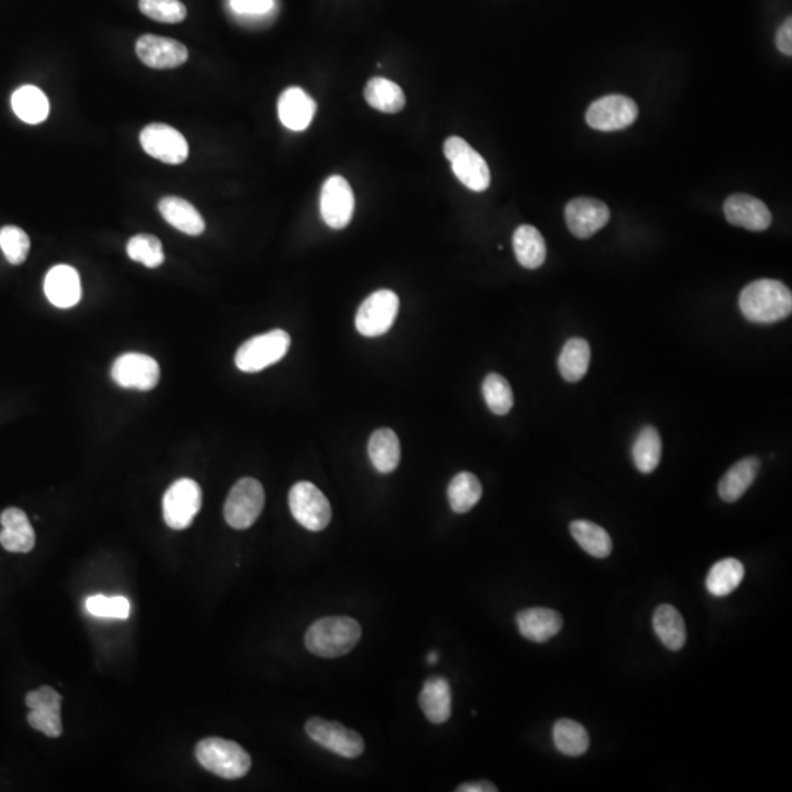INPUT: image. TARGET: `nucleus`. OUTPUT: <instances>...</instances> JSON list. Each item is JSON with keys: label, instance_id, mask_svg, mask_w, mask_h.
<instances>
[{"label": "nucleus", "instance_id": "obj_1", "mask_svg": "<svg viewBox=\"0 0 792 792\" xmlns=\"http://www.w3.org/2000/svg\"><path fill=\"white\" fill-rule=\"evenodd\" d=\"M741 311L750 322L769 325L787 319L792 311V294L782 282L759 279L741 291Z\"/></svg>", "mask_w": 792, "mask_h": 792}, {"label": "nucleus", "instance_id": "obj_2", "mask_svg": "<svg viewBox=\"0 0 792 792\" xmlns=\"http://www.w3.org/2000/svg\"><path fill=\"white\" fill-rule=\"evenodd\" d=\"M361 638V625L348 616L317 619L306 633L308 652L319 658L333 659L348 655Z\"/></svg>", "mask_w": 792, "mask_h": 792}, {"label": "nucleus", "instance_id": "obj_3", "mask_svg": "<svg viewBox=\"0 0 792 792\" xmlns=\"http://www.w3.org/2000/svg\"><path fill=\"white\" fill-rule=\"evenodd\" d=\"M198 763L220 778L240 779L251 768V757L247 751L225 738H204L196 747Z\"/></svg>", "mask_w": 792, "mask_h": 792}, {"label": "nucleus", "instance_id": "obj_4", "mask_svg": "<svg viewBox=\"0 0 792 792\" xmlns=\"http://www.w3.org/2000/svg\"><path fill=\"white\" fill-rule=\"evenodd\" d=\"M291 336L282 329L253 336L238 348L235 364L244 373H259L279 363L288 354Z\"/></svg>", "mask_w": 792, "mask_h": 792}, {"label": "nucleus", "instance_id": "obj_5", "mask_svg": "<svg viewBox=\"0 0 792 792\" xmlns=\"http://www.w3.org/2000/svg\"><path fill=\"white\" fill-rule=\"evenodd\" d=\"M266 502V495L259 480L244 477L238 480L226 498L223 515L226 523L235 530H247L256 523Z\"/></svg>", "mask_w": 792, "mask_h": 792}, {"label": "nucleus", "instance_id": "obj_6", "mask_svg": "<svg viewBox=\"0 0 792 792\" xmlns=\"http://www.w3.org/2000/svg\"><path fill=\"white\" fill-rule=\"evenodd\" d=\"M446 159L451 162L452 172L468 190L482 193L490 185V169L467 141L461 137H449L443 144Z\"/></svg>", "mask_w": 792, "mask_h": 792}, {"label": "nucleus", "instance_id": "obj_7", "mask_svg": "<svg viewBox=\"0 0 792 792\" xmlns=\"http://www.w3.org/2000/svg\"><path fill=\"white\" fill-rule=\"evenodd\" d=\"M289 509L300 526L310 531H322L332 520V508L319 487L310 482H298L289 490Z\"/></svg>", "mask_w": 792, "mask_h": 792}, {"label": "nucleus", "instance_id": "obj_8", "mask_svg": "<svg viewBox=\"0 0 792 792\" xmlns=\"http://www.w3.org/2000/svg\"><path fill=\"white\" fill-rule=\"evenodd\" d=\"M399 298L391 289H379L366 298L355 316V328L366 338L385 335L394 326Z\"/></svg>", "mask_w": 792, "mask_h": 792}, {"label": "nucleus", "instance_id": "obj_9", "mask_svg": "<svg viewBox=\"0 0 792 792\" xmlns=\"http://www.w3.org/2000/svg\"><path fill=\"white\" fill-rule=\"evenodd\" d=\"M203 502V493L191 479L176 480L163 496V518L168 527L185 530L193 524Z\"/></svg>", "mask_w": 792, "mask_h": 792}, {"label": "nucleus", "instance_id": "obj_10", "mask_svg": "<svg viewBox=\"0 0 792 792\" xmlns=\"http://www.w3.org/2000/svg\"><path fill=\"white\" fill-rule=\"evenodd\" d=\"M306 732L314 743L345 759H357L364 753L361 735L339 722L311 718L307 721Z\"/></svg>", "mask_w": 792, "mask_h": 792}, {"label": "nucleus", "instance_id": "obj_11", "mask_svg": "<svg viewBox=\"0 0 792 792\" xmlns=\"http://www.w3.org/2000/svg\"><path fill=\"white\" fill-rule=\"evenodd\" d=\"M110 376L121 388L152 391L159 383L160 367L150 355L127 352L116 358Z\"/></svg>", "mask_w": 792, "mask_h": 792}, {"label": "nucleus", "instance_id": "obj_12", "mask_svg": "<svg viewBox=\"0 0 792 792\" xmlns=\"http://www.w3.org/2000/svg\"><path fill=\"white\" fill-rule=\"evenodd\" d=\"M355 197L350 182L344 176L333 175L326 179L320 193V213L332 229H344L354 215Z\"/></svg>", "mask_w": 792, "mask_h": 792}, {"label": "nucleus", "instance_id": "obj_13", "mask_svg": "<svg viewBox=\"0 0 792 792\" xmlns=\"http://www.w3.org/2000/svg\"><path fill=\"white\" fill-rule=\"evenodd\" d=\"M140 143L144 152L168 165H181L190 153L184 135L171 125H147L141 131Z\"/></svg>", "mask_w": 792, "mask_h": 792}, {"label": "nucleus", "instance_id": "obj_14", "mask_svg": "<svg viewBox=\"0 0 792 792\" xmlns=\"http://www.w3.org/2000/svg\"><path fill=\"white\" fill-rule=\"evenodd\" d=\"M638 108L630 97L621 94L602 97L592 103L586 113V121L597 131H619L636 122Z\"/></svg>", "mask_w": 792, "mask_h": 792}, {"label": "nucleus", "instance_id": "obj_15", "mask_svg": "<svg viewBox=\"0 0 792 792\" xmlns=\"http://www.w3.org/2000/svg\"><path fill=\"white\" fill-rule=\"evenodd\" d=\"M30 713L27 721L31 728L47 737L58 738L64 732L61 719L62 697L52 687H40L25 697Z\"/></svg>", "mask_w": 792, "mask_h": 792}, {"label": "nucleus", "instance_id": "obj_16", "mask_svg": "<svg viewBox=\"0 0 792 792\" xmlns=\"http://www.w3.org/2000/svg\"><path fill=\"white\" fill-rule=\"evenodd\" d=\"M611 219L609 207L603 201L578 197L565 207V220L574 237L587 240L599 232Z\"/></svg>", "mask_w": 792, "mask_h": 792}, {"label": "nucleus", "instance_id": "obj_17", "mask_svg": "<svg viewBox=\"0 0 792 792\" xmlns=\"http://www.w3.org/2000/svg\"><path fill=\"white\" fill-rule=\"evenodd\" d=\"M135 52L144 65L154 69H172L184 65L188 50L181 42L146 34L135 43Z\"/></svg>", "mask_w": 792, "mask_h": 792}, {"label": "nucleus", "instance_id": "obj_18", "mask_svg": "<svg viewBox=\"0 0 792 792\" xmlns=\"http://www.w3.org/2000/svg\"><path fill=\"white\" fill-rule=\"evenodd\" d=\"M725 218L731 225L740 226L747 231L763 232L772 225V213L759 198L748 194H734L726 198Z\"/></svg>", "mask_w": 792, "mask_h": 792}, {"label": "nucleus", "instance_id": "obj_19", "mask_svg": "<svg viewBox=\"0 0 792 792\" xmlns=\"http://www.w3.org/2000/svg\"><path fill=\"white\" fill-rule=\"evenodd\" d=\"M44 294L55 307L77 306L81 300V282L77 270L68 264L52 267L44 279Z\"/></svg>", "mask_w": 792, "mask_h": 792}, {"label": "nucleus", "instance_id": "obj_20", "mask_svg": "<svg viewBox=\"0 0 792 792\" xmlns=\"http://www.w3.org/2000/svg\"><path fill=\"white\" fill-rule=\"evenodd\" d=\"M316 108V102L300 87L286 88L278 100L279 119L291 131L307 130Z\"/></svg>", "mask_w": 792, "mask_h": 792}, {"label": "nucleus", "instance_id": "obj_21", "mask_svg": "<svg viewBox=\"0 0 792 792\" xmlns=\"http://www.w3.org/2000/svg\"><path fill=\"white\" fill-rule=\"evenodd\" d=\"M0 545L8 552L28 553L36 545V533L22 509L8 508L0 515Z\"/></svg>", "mask_w": 792, "mask_h": 792}, {"label": "nucleus", "instance_id": "obj_22", "mask_svg": "<svg viewBox=\"0 0 792 792\" xmlns=\"http://www.w3.org/2000/svg\"><path fill=\"white\" fill-rule=\"evenodd\" d=\"M515 619L521 636L533 643H546L564 627L561 614L548 608L524 609Z\"/></svg>", "mask_w": 792, "mask_h": 792}, {"label": "nucleus", "instance_id": "obj_23", "mask_svg": "<svg viewBox=\"0 0 792 792\" xmlns=\"http://www.w3.org/2000/svg\"><path fill=\"white\" fill-rule=\"evenodd\" d=\"M418 702L432 724H445L452 715L451 685L442 677L429 678L421 688Z\"/></svg>", "mask_w": 792, "mask_h": 792}, {"label": "nucleus", "instance_id": "obj_24", "mask_svg": "<svg viewBox=\"0 0 792 792\" xmlns=\"http://www.w3.org/2000/svg\"><path fill=\"white\" fill-rule=\"evenodd\" d=\"M159 212L169 225L174 226L175 229L184 232V234L191 235V237L203 234L204 229H206V222H204L203 216L200 215V212L193 204L188 203L184 198L175 196L163 197L159 201Z\"/></svg>", "mask_w": 792, "mask_h": 792}, {"label": "nucleus", "instance_id": "obj_25", "mask_svg": "<svg viewBox=\"0 0 792 792\" xmlns=\"http://www.w3.org/2000/svg\"><path fill=\"white\" fill-rule=\"evenodd\" d=\"M760 471V461L756 457H747L732 465L719 482L718 492L722 501L734 504L743 498L748 487L754 483Z\"/></svg>", "mask_w": 792, "mask_h": 792}, {"label": "nucleus", "instance_id": "obj_26", "mask_svg": "<svg viewBox=\"0 0 792 792\" xmlns=\"http://www.w3.org/2000/svg\"><path fill=\"white\" fill-rule=\"evenodd\" d=\"M653 630L666 649L678 652L687 641V628L677 608L672 605H660L653 614Z\"/></svg>", "mask_w": 792, "mask_h": 792}, {"label": "nucleus", "instance_id": "obj_27", "mask_svg": "<svg viewBox=\"0 0 792 792\" xmlns=\"http://www.w3.org/2000/svg\"><path fill=\"white\" fill-rule=\"evenodd\" d=\"M515 257L526 269H537L546 260V242L543 235L534 226L521 225L515 229L512 237Z\"/></svg>", "mask_w": 792, "mask_h": 792}, {"label": "nucleus", "instance_id": "obj_28", "mask_svg": "<svg viewBox=\"0 0 792 792\" xmlns=\"http://www.w3.org/2000/svg\"><path fill=\"white\" fill-rule=\"evenodd\" d=\"M369 457L379 473L389 474L401 461V445L394 430L379 429L370 436Z\"/></svg>", "mask_w": 792, "mask_h": 792}, {"label": "nucleus", "instance_id": "obj_29", "mask_svg": "<svg viewBox=\"0 0 792 792\" xmlns=\"http://www.w3.org/2000/svg\"><path fill=\"white\" fill-rule=\"evenodd\" d=\"M12 109L25 124L37 125L49 116V100L40 88L24 86L12 94Z\"/></svg>", "mask_w": 792, "mask_h": 792}, {"label": "nucleus", "instance_id": "obj_30", "mask_svg": "<svg viewBox=\"0 0 792 792\" xmlns=\"http://www.w3.org/2000/svg\"><path fill=\"white\" fill-rule=\"evenodd\" d=\"M744 565L738 559L726 558L710 568L706 578L707 592L715 597H725L743 583Z\"/></svg>", "mask_w": 792, "mask_h": 792}, {"label": "nucleus", "instance_id": "obj_31", "mask_svg": "<svg viewBox=\"0 0 792 792\" xmlns=\"http://www.w3.org/2000/svg\"><path fill=\"white\" fill-rule=\"evenodd\" d=\"M364 97L367 103L379 112L398 113L405 108L404 91L388 78H372L364 88Z\"/></svg>", "mask_w": 792, "mask_h": 792}, {"label": "nucleus", "instance_id": "obj_32", "mask_svg": "<svg viewBox=\"0 0 792 792\" xmlns=\"http://www.w3.org/2000/svg\"><path fill=\"white\" fill-rule=\"evenodd\" d=\"M572 537L584 552L593 558L605 559L612 553V539L605 528L592 521L575 520L570 526Z\"/></svg>", "mask_w": 792, "mask_h": 792}, {"label": "nucleus", "instance_id": "obj_33", "mask_svg": "<svg viewBox=\"0 0 792 792\" xmlns=\"http://www.w3.org/2000/svg\"><path fill=\"white\" fill-rule=\"evenodd\" d=\"M590 366V345L586 339L571 338L559 355V373L567 382H580Z\"/></svg>", "mask_w": 792, "mask_h": 792}, {"label": "nucleus", "instance_id": "obj_34", "mask_svg": "<svg viewBox=\"0 0 792 792\" xmlns=\"http://www.w3.org/2000/svg\"><path fill=\"white\" fill-rule=\"evenodd\" d=\"M483 487L473 473L462 471L451 480L448 486V499L452 511L467 514L482 499Z\"/></svg>", "mask_w": 792, "mask_h": 792}, {"label": "nucleus", "instance_id": "obj_35", "mask_svg": "<svg viewBox=\"0 0 792 792\" xmlns=\"http://www.w3.org/2000/svg\"><path fill=\"white\" fill-rule=\"evenodd\" d=\"M553 744L559 753L568 757L583 756L590 746L586 728L572 719H559L553 725Z\"/></svg>", "mask_w": 792, "mask_h": 792}, {"label": "nucleus", "instance_id": "obj_36", "mask_svg": "<svg viewBox=\"0 0 792 792\" xmlns=\"http://www.w3.org/2000/svg\"><path fill=\"white\" fill-rule=\"evenodd\" d=\"M662 457V439L658 430L646 426L638 433L633 445V461L640 473L649 474L658 468Z\"/></svg>", "mask_w": 792, "mask_h": 792}, {"label": "nucleus", "instance_id": "obj_37", "mask_svg": "<svg viewBox=\"0 0 792 792\" xmlns=\"http://www.w3.org/2000/svg\"><path fill=\"white\" fill-rule=\"evenodd\" d=\"M483 396L487 407L496 416H506L514 405L511 385L498 373L487 374L483 382Z\"/></svg>", "mask_w": 792, "mask_h": 792}, {"label": "nucleus", "instance_id": "obj_38", "mask_svg": "<svg viewBox=\"0 0 792 792\" xmlns=\"http://www.w3.org/2000/svg\"><path fill=\"white\" fill-rule=\"evenodd\" d=\"M127 253L134 262L144 264L149 269H156L165 262L162 242L150 234H140L132 237L127 244Z\"/></svg>", "mask_w": 792, "mask_h": 792}, {"label": "nucleus", "instance_id": "obj_39", "mask_svg": "<svg viewBox=\"0 0 792 792\" xmlns=\"http://www.w3.org/2000/svg\"><path fill=\"white\" fill-rule=\"evenodd\" d=\"M30 247V238L18 226H3L0 229V248L9 263L14 266L24 263Z\"/></svg>", "mask_w": 792, "mask_h": 792}, {"label": "nucleus", "instance_id": "obj_40", "mask_svg": "<svg viewBox=\"0 0 792 792\" xmlns=\"http://www.w3.org/2000/svg\"><path fill=\"white\" fill-rule=\"evenodd\" d=\"M140 11L150 20L178 24L187 17V9L179 0H140Z\"/></svg>", "mask_w": 792, "mask_h": 792}, {"label": "nucleus", "instance_id": "obj_41", "mask_svg": "<svg viewBox=\"0 0 792 792\" xmlns=\"http://www.w3.org/2000/svg\"><path fill=\"white\" fill-rule=\"evenodd\" d=\"M87 611L99 618L127 619L130 616L131 605L128 599L122 596H97L88 597Z\"/></svg>", "mask_w": 792, "mask_h": 792}, {"label": "nucleus", "instance_id": "obj_42", "mask_svg": "<svg viewBox=\"0 0 792 792\" xmlns=\"http://www.w3.org/2000/svg\"><path fill=\"white\" fill-rule=\"evenodd\" d=\"M232 11L247 17H260L275 8V0H231Z\"/></svg>", "mask_w": 792, "mask_h": 792}, {"label": "nucleus", "instance_id": "obj_43", "mask_svg": "<svg viewBox=\"0 0 792 792\" xmlns=\"http://www.w3.org/2000/svg\"><path fill=\"white\" fill-rule=\"evenodd\" d=\"M776 46L784 55H792V20L788 18L776 34Z\"/></svg>", "mask_w": 792, "mask_h": 792}, {"label": "nucleus", "instance_id": "obj_44", "mask_svg": "<svg viewBox=\"0 0 792 792\" xmlns=\"http://www.w3.org/2000/svg\"><path fill=\"white\" fill-rule=\"evenodd\" d=\"M458 792H496L498 788L489 781L467 782L457 788Z\"/></svg>", "mask_w": 792, "mask_h": 792}, {"label": "nucleus", "instance_id": "obj_45", "mask_svg": "<svg viewBox=\"0 0 792 792\" xmlns=\"http://www.w3.org/2000/svg\"><path fill=\"white\" fill-rule=\"evenodd\" d=\"M427 662L432 663V665H435V663L438 662V653L436 652L429 653V656H427Z\"/></svg>", "mask_w": 792, "mask_h": 792}]
</instances>
